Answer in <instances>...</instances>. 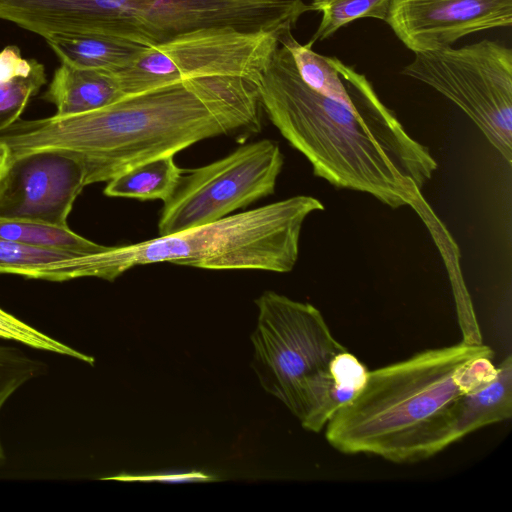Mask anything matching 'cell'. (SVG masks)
I'll return each instance as SVG.
<instances>
[{
    "mask_svg": "<svg viewBox=\"0 0 512 512\" xmlns=\"http://www.w3.org/2000/svg\"><path fill=\"white\" fill-rule=\"evenodd\" d=\"M9 158V150L5 144L0 142V177L6 167Z\"/></svg>",
    "mask_w": 512,
    "mask_h": 512,
    "instance_id": "24",
    "label": "cell"
},
{
    "mask_svg": "<svg viewBox=\"0 0 512 512\" xmlns=\"http://www.w3.org/2000/svg\"><path fill=\"white\" fill-rule=\"evenodd\" d=\"M257 83L240 77H200L69 116L18 120L0 132L9 155L63 149L80 157L87 185L108 182L151 159L174 156L218 135L259 126Z\"/></svg>",
    "mask_w": 512,
    "mask_h": 512,
    "instance_id": "2",
    "label": "cell"
},
{
    "mask_svg": "<svg viewBox=\"0 0 512 512\" xmlns=\"http://www.w3.org/2000/svg\"><path fill=\"white\" fill-rule=\"evenodd\" d=\"M41 363L19 348L0 344V412L8 399L38 375ZM5 458L0 436V461Z\"/></svg>",
    "mask_w": 512,
    "mask_h": 512,
    "instance_id": "21",
    "label": "cell"
},
{
    "mask_svg": "<svg viewBox=\"0 0 512 512\" xmlns=\"http://www.w3.org/2000/svg\"><path fill=\"white\" fill-rule=\"evenodd\" d=\"M386 22L414 53L451 47L460 38L512 24V0H391Z\"/></svg>",
    "mask_w": 512,
    "mask_h": 512,
    "instance_id": "11",
    "label": "cell"
},
{
    "mask_svg": "<svg viewBox=\"0 0 512 512\" xmlns=\"http://www.w3.org/2000/svg\"><path fill=\"white\" fill-rule=\"evenodd\" d=\"M44 39L63 64L109 71L125 68L145 48L100 34H53Z\"/></svg>",
    "mask_w": 512,
    "mask_h": 512,
    "instance_id": "16",
    "label": "cell"
},
{
    "mask_svg": "<svg viewBox=\"0 0 512 512\" xmlns=\"http://www.w3.org/2000/svg\"><path fill=\"white\" fill-rule=\"evenodd\" d=\"M125 97L113 71L77 68L61 63L43 99L54 104L56 116L87 113Z\"/></svg>",
    "mask_w": 512,
    "mask_h": 512,
    "instance_id": "15",
    "label": "cell"
},
{
    "mask_svg": "<svg viewBox=\"0 0 512 512\" xmlns=\"http://www.w3.org/2000/svg\"><path fill=\"white\" fill-rule=\"evenodd\" d=\"M369 370L352 353H338L309 382L298 420L311 432L321 431L330 419L363 389Z\"/></svg>",
    "mask_w": 512,
    "mask_h": 512,
    "instance_id": "13",
    "label": "cell"
},
{
    "mask_svg": "<svg viewBox=\"0 0 512 512\" xmlns=\"http://www.w3.org/2000/svg\"><path fill=\"white\" fill-rule=\"evenodd\" d=\"M391 0H312L310 11L321 12L322 18L308 46L330 38L341 27L356 19L387 20Z\"/></svg>",
    "mask_w": 512,
    "mask_h": 512,
    "instance_id": "19",
    "label": "cell"
},
{
    "mask_svg": "<svg viewBox=\"0 0 512 512\" xmlns=\"http://www.w3.org/2000/svg\"><path fill=\"white\" fill-rule=\"evenodd\" d=\"M401 74L459 107L502 158L512 162V51L492 40L415 53Z\"/></svg>",
    "mask_w": 512,
    "mask_h": 512,
    "instance_id": "6",
    "label": "cell"
},
{
    "mask_svg": "<svg viewBox=\"0 0 512 512\" xmlns=\"http://www.w3.org/2000/svg\"><path fill=\"white\" fill-rule=\"evenodd\" d=\"M260 105L313 174L339 189L381 203L411 206L438 164L379 98L364 74L348 90L325 95L300 77L290 51L279 45L257 81Z\"/></svg>",
    "mask_w": 512,
    "mask_h": 512,
    "instance_id": "1",
    "label": "cell"
},
{
    "mask_svg": "<svg viewBox=\"0 0 512 512\" xmlns=\"http://www.w3.org/2000/svg\"><path fill=\"white\" fill-rule=\"evenodd\" d=\"M0 338L16 341L35 349L69 356L91 365L94 363L93 357L81 353L64 343L51 338L1 308Z\"/></svg>",
    "mask_w": 512,
    "mask_h": 512,
    "instance_id": "22",
    "label": "cell"
},
{
    "mask_svg": "<svg viewBox=\"0 0 512 512\" xmlns=\"http://www.w3.org/2000/svg\"><path fill=\"white\" fill-rule=\"evenodd\" d=\"M183 169L174 156H162L140 163L108 181L104 194L109 197L166 201L176 189Z\"/></svg>",
    "mask_w": 512,
    "mask_h": 512,
    "instance_id": "17",
    "label": "cell"
},
{
    "mask_svg": "<svg viewBox=\"0 0 512 512\" xmlns=\"http://www.w3.org/2000/svg\"><path fill=\"white\" fill-rule=\"evenodd\" d=\"M493 356L483 343L461 341L369 371L361 392L325 426L327 442L344 454L399 463L410 440L447 405L494 379Z\"/></svg>",
    "mask_w": 512,
    "mask_h": 512,
    "instance_id": "3",
    "label": "cell"
},
{
    "mask_svg": "<svg viewBox=\"0 0 512 512\" xmlns=\"http://www.w3.org/2000/svg\"><path fill=\"white\" fill-rule=\"evenodd\" d=\"M283 165L278 143L263 139L205 166L183 170L164 201L159 235L214 222L273 194Z\"/></svg>",
    "mask_w": 512,
    "mask_h": 512,
    "instance_id": "8",
    "label": "cell"
},
{
    "mask_svg": "<svg viewBox=\"0 0 512 512\" xmlns=\"http://www.w3.org/2000/svg\"><path fill=\"white\" fill-rule=\"evenodd\" d=\"M307 11L302 0H140L130 23L138 43L149 47L208 28L283 33Z\"/></svg>",
    "mask_w": 512,
    "mask_h": 512,
    "instance_id": "9",
    "label": "cell"
},
{
    "mask_svg": "<svg viewBox=\"0 0 512 512\" xmlns=\"http://www.w3.org/2000/svg\"><path fill=\"white\" fill-rule=\"evenodd\" d=\"M0 239L86 253H99L110 247L90 241L73 232L68 226L28 220L0 219Z\"/></svg>",
    "mask_w": 512,
    "mask_h": 512,
    "instance_id": "18",
    "label": "cell"
},
{
    "mask_svg": "<svg viewBox=\"0 0 512 512\" xmlns=\"http://www.w3.org/2000/svg\"><path fill=\"white\" fill-rule=\"evenodd\" d=\"M324 209L297 195L214 222L99 254L100 278L113 281L139 265L169 262L210 270L290 272L297 263L307 217Z\"/></svg>",
    "mask_w": 512,
    "mask_h": 512,
    "instance_id": "4",
    "label": "cell"
},
{
    "mask_svg": "<svg viewBox=\"0 0 512 512\" xmlns=\"http://www.w3.org/2000/svg\"><path fill=\"white\" fill-rule=\"evenodd\" d=\"M281 34L228 27L196 30L145 47L113 73L125 96L200 77H240L257 83Z\"/></svg>",
    "mask_w": 512,
    "mask_h": 512,
    "instance_id": "7",
    "label": "cell"
},
{
    "mask_svg": "<svg viewBox=\"0 0 512 512\" xmlns=\"http://www.w3.org/2000/svg\"><path fill=\"white\" fill-rule=\"evenodd\" d=\"M87 185L84 163L63 149L9 155L0 177V219L67 226V218Z\"/></svg>",
    "mask_w": 512,
    "mask_h": 512,
    "instance_id": "10",
    "label": "cell"
},
{
    "mask_svg": "<svg viewBox=\"0 0 512 512\" xmlns=\"http://www.w3.org/2000/svg\"><path fill=\"white\" fill-rule=\"evenodd\" d=\"M46 81L45 68L37 61L27 75L0 82V132L19 120L29 100Z\"/></svg>",
    "mask_w": 512,
    "mask_h": 512,
    "instance_id": "20",
    "label": "cell"
},
{
    "mask_svg": "<svg viewBox=\"0 0 512 512\" xmlns=\"http://www.w3.org/2000/svg\"><path fill=\"white\" fill-rule=\"evenodd\" d=\"M37 60L25 59L16 46H7L0 52V82L27 75Z\"/></svg>",
    "mask_w": 512,
    "mask_h": 512,
    "instance_id": "23",
    "label": "cell"
},
{
    "mask_svg": "<svg viewBox=\"0 0 512 512\" xmlns=\"http://www.w3.org/2000/svg\"><path fill=\"white\" fill-rule=\"evenodd\" d=\"M255 304L258 317L251 334V366L263 389L298 419L309 382L347 349L310 303L265 291Z\"/></svg>",
    "mask_w": 512,
    "mask_h": 512,
    "instance_id": "5",
    "label": "cell"
},
{
    "mask_svg": "<svg viewBox=\"0 0 512 512\" xmlns=\"http://www.w3.org/2000/svg\"><path fill=\"white\" fill-rule=\"evenodd\" d=\"M97 255L0 239V273L56 282L97 278Z\"/></svg>",
    "mask_w": 512,
    "mask_h": 512,
    "instance_id": "14",
    "label": "cell"
},
{
    "mask_svg": "<svg viewBox=\"0 0 512 512\" xmlns=\"http://www.w3.org/2000/svg\"><path fill=\"white\" fill-rule=\"evenodd\" d=\"M512 416V357L497 365L490 382L461 394L429 421L407 444L399 463L430 458L466 435Z\"/></svg>",
    "mask_w": 512,
    "mask_h": 512,
    "instance_id": "12",
    "label": "cell"
}]
</instances>
